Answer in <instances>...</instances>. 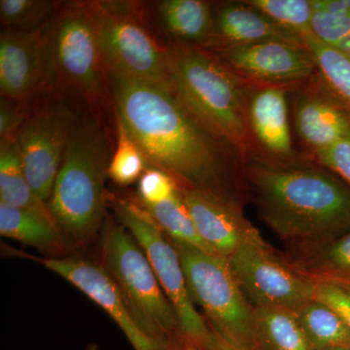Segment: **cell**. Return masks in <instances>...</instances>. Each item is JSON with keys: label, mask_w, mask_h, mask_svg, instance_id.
<instances>
[{"label": "cell", "mask_w": 350, "mask_h": 350, "mask_svg": "<svg viewBox=\"0 0 350 350\" xmlns=\"http://www.w3.org/2000/svg\"><path fill=\"white\" fill-rule=\"evenodd\" d=\"M308 155L338 175L350 187V140H340Z\"/></svg>", "instance_id": "cell-31"}, {"label": "cell", "mask_w": 350, "mask_h": 350, "mask_svg": "<svg viewBox=\"0 0 350 350\" xmlns=\"http://www.w3.org/2000/svg\"><path fill=\"white\" fill-rule=\"evenodd\" d=\"M23 101L1 98L0 100V140L14 139L29 115H25L20 103Z\"/></svg>", "instance_id": "cell-33"}, {"label": "cell", "mask_w": 350, "mask_h": 350, "mask_svg": "<svg viewBox=\"0 0 350 350\" xmlns=\"http://www.w3.org/2000/svg\"><path fill=\"white\" fill-rule=\"evenodd\" d=\"M204 350H244L237 347L232 342H228L224 338L218 335L216 332L211 330L206 340L199 345Z\"/></svg>", "instance_id": "cell-34"}, {"label": "cell", "mask_w": 350, "mask_h": 350, "mask_svg": "<svg viewBox=\"0 0 350 350\" xmlns=\"http://www.w3.org/2000/svg\"><path fill=\"white\" fill-rule=\"evenodd\" d=\"M245 2L276 24L299 36L312 32L313 0H246Z\"/></svg>", "instance_id": "cell-29"}, {"label": "cell", "mask_w": 350, "mask_h": 350, "mask_svg": "<svg viewBox=\"0 0 350 350\" xmlns=\"http://www.w3.org/2000/svg\"><path fill=\"white\" fill-rule=\"evenodd\" d=\"M241 175L258 217L285 247L349 231V186L308 153L275 158L256 151L243 163Z\"/></svg>", "instance_id": "cell-2"}, {"label": "cell", "mask_w": 350, "mask_h": 350, "mask_svg": "<svg viewBox=\"0 0 350 350\" xmlns=\"http://www.w3.org/2000/svg\"><path fill=\"white\" fill-rule=\"evenodd\" d=\"M139 206L144 207L160 229L165 232V236L172 241L194 246L200 250L214 254L213 250L200 236L194 221L182 200L180 191L174 197L160 204Z\"/></svg>", "instance_id": "cell-25"}, {"label": "cell", "mask_w": 350, "mask_h": 350, "mask_svg": "<svg viewBox=\"0 0 350 350\" xmlns=\"http://www.w3.org/2000/svg\"><path fill=\"white\" fill-rule=\"evenodd\" d=\"M159 14L165 29L179 42L204 47L211 39L214 14L211 4L202 0H165Z\"/></svg>", "instance_id": "cell-21"}, {"label": "cell", "mask_w": 350, "mask_h": 350, "mask_svg": "<svg viewBox=\"0 0 350 350\" xmlns=\"http://www.w3.org/2000/svg\"><path fill=\"white\" fill-rule=\"evenodd\" d=\"M180 350H204L202 347H199V345L194 344V342H189V340H185L182 345V347Z\"/></svg>", "instance_id": "cell-36"}, {"label": "cell", "mask_w": 350, "mask_h": 350, "mask_svg": "<svg viewBox=\"0 0 350 350\" xmlns=\"http://www.w3.org/2000/svg\"><path fill=\"white\" fill-rule=\"evenodd\" d=\"M100 265L154 337L174 347L183 344L174 306L142 246L121 223H110L103 234Z\"/></svg>", "instance_id": "cell-5"}, {"label": "cell", "mask_w": 350, "mask_h": 350, "mask_svg": "<svg viewBox=\"0 0 350 350\" xmlns=\"http://www.w3.org/2000/svg\"><path fill=\"white\" fill-rule=\"evenodd\" d=\"M256 350H312L293 310L254 308Z\"/></svg>", "instance_id": "cell-23"}, {"label": "cell", "mask_w": 350, "mask_h": 350, "mask_svg": "<svg viewBox=\"0 0 350 350\" xmlns=\"http://www.w3.org/2000/svg\"><path fill=\"white\" fill-rule=\"evenodd\" d=\"M320 350H350V347H330V349H320Z\"/></svg>", "instance_id": "cell-39"}, {"label": "cell", "mask_w": 350, "mask_h": 350, "mask_svg": "<svg viewBox=\"0 0 350 350\" xmlns=\"http://www.w3.org/2000/svg\"><path fill=\"white\" fill-rule=\"evenodd\" d=\"M335 283H338V284H340V286L345 288V289H347V291L350 292V280H347V282H335Z\"/></svg>", "instance_id": "cell-37"}, {"label": "cell", "mask_w": 350, "mask_h": 350, "mask_svg": "<svg viewBox=\"0 0 350 350\" xmlns=\"http://www.w3.org/2000/svg\"><path fill=\"white\" fill-rule=\"evenodd\" d=\"M0 234L53 255L66 254L68 251V241L56 223L2 202H0Z\"/></svg>", "instance_id": "cell-20"}, {"label": "cell", "mask_w": 350, "mask_h": 350, "mask_svg": "<svg viewBox=\"0 0 350 350\" xmlns=\"http://www.w3.org/2000/svg\"><path fill=\"white\" fill-rule=\"evenodd\" d=\"M46 31L51 87L64 88L89 103L103 98L105 81L109 80L98 29L87 4H75L55 14Z\"/></svg>", "instance_id": "cell-8"}, {"label": "cell", "mask_w": 350, "mask_h": 350, "mask_svg": "<svg viewBox=\"0 0 350 350\" xmlns=\"http://www.w3.org/2000/svg\"><path fill=\"white\" fill-rule=\"evenodd\" d=\"M101 53L108 75L172 87L167 47L145 25L139 4L131 1H91Z\"/></svg>", "instance_id": "cell-7"}, {"label": "cell", "mask_w": 350, "mask_h": 350, "mask_svg": "<svg viewBox=\"0 0 350 350\" xmlns=\"http://www.w3.org/2000/svg\"><path fill=\"white\" fill-rule=\"evenodd\" d=\"M312 350L350 347V331L333 308L317 299L293 310Z\"/></svg>", "instance_id": "cell-24"}, {"label": "cell", "mask_w": 350, "mask_h": 350, "mask_svg": "<svg viewBox=\"0 0 350 350\" xmlns=\"http://www.w3.org/2000/svg\"><path fill=\"white\" fill-rule=\"evenodd\" d=\"M79 123L75 112L51 103L29 115L14 138L25 176L36 194L48 202L66 147Z\"/></svg>", "instance_id": "cell-11"}, {"label": "cell", "mask_w": 350, "mask_h": 350, "mask_svg": "<svg viewBox=\"0 0 350 350\" xmlns=\"http://www.w3.org/2000/svg\"><path fill=\"white\" fill-rule=\"evenodd\" d=\"M117 120L152 167L182 187L206 189L241 200V162L179 98L174 87L108 75Z\"/></svg>", "instance_id": "cell-1"}, {"label": "cell", "mask_w": 350, "mask_h": 350, "mask_svg": "<svg viewBox=\"0 0 350 350\" xmlns=\"http://www.w3.org/2000/svg\"><path fill=\"white\" fill-rule=\"evenodd\" d=\"M46 25L33 31L6 29L1 32V98L25 101L39 92L51 88L49 48Z\"/></svg>", "instance_id": "cell-16"}, {"label": "cell", "mask_w": 350, "mask_h": 350, "mask_svg": "<svg viewBox=\"0 0 350 350\" xmlns=\"http://www.w3.org/2000/svg\"><path fill=\"white\" fill-rule=\"evenodd\" d=\"M180 194L200 236L214 254L229 259L243 243L259 236L238 198L191 187H182Z\"/></svg>", "instance_id": "cell-15"}, {"label": "cell", "mask_w": 350, "mask_h": 350, "mask_svg": "<svg viewBox=\"0 0 350 350\" xmlns=\"http://www.w3.org/2000/svg\"><path fill=\"white\" fill-rule=\"evenodd\" d=\"M0 202L31 211L57 224L47 202L36 194L27 180L14 139L0 145Z\"/></svg>", "instance_id": "cell-22"}, {"label": "cell", "mask_w": 350, "mask_h": 350, "mask_svg": "<svg viewBox=\"0 0 350 350\" xmlns=\"http://www.w3.org/2000/svg\"><path fill=\"white\" fill-rule=\"evenodd\" d=\"M150 167L139 147L117 120V146L108 167V177L121 187L138 181Z\"/></svg>", "instance_id": "cell-27"}, {"label": "cell", "mask_w": 350, "mask_h": 350, "mask_svg": "<svg viewBox=\"0 0 350 350\" xmlns=\"http://www.w3.org/2000/svg\"><path fill=\"white\" fill-rule=\"evenodd\" d=\"M110 160L103 129L93 119L79 121L47 202L68 241L87 243L100 231L108 204L105 181Z\"/></svg>", "instance_id": "cell-4"}, {"label": "cell", "mask_w": 350, "mask_h": 350, "mask_svg": "<svg viewBox=\"0 0 350 350\" xmlns=\"http://www.w3.org/2000/svg\"><path fill=\"white\" fill-rule=\"evenodd\" d=\"M57 6L45 0H1L0 21L7 31H33L52 20Z\"/></svg>", "instance_id": "cell-28"}, {"label": "cell", "mask_w": 350, "mask_h": 350, "mask_svg": "<svg viewBox=\"0 0 350 350\" xmlns=\"http://www.w3.org/2000/svg\"><path fill=\"white\" fill-rule=\"evenodd\" d=\"M290 88L250 83L248 121L257 150L265 155L291 158L299 154L290 126Z\"/></svg>", "instance_id": "cell-17"}, {"label": "cell", "mask_w": 350, "mask_h": 350, "mask_svg": "<svg viewBox=\"0 0 350 350\" xmlns=\"http://www.w3.org/2000/svg\"><path fill=\"white\" fill-rule=\"evenodd\" d=\"M207 51L252 84L293 87L317 72V62L305 44L269 40Z\"/></svg>", "instance_id": "cell-12"}, {"label": "cell", "mask_w": 350, "mask_h": 350, "mask_svg": "<svg viewBox=\"0 0 350 350\" xmlns=\"http://www.w3.org/2000/svg\"><path fill=\"white\" fill-rule=\"evenodd\" d=\"M182 186L172 175L158 167H150L138 180V204L152 206L174 197Z\"/></svg>", "instance_id": "cell-30"}, {"label": "cell", "mask_w": 350, "mask_h": 350, "mask_svg": "<svg viewBox=\"0 0 350 350\" xmlns=\"http://www.w3.org/2000/svg\"><path fill=\"white\" fill-rule=\"evenodd\" d=\"M172 243L180 257L191 299L202 308L209 328L241 349L256 350L254 308L239 286L228 259Z\"/></svg>", "instance_id": "cell-6"}, {"label": "cell", "mask_w": 350, "mask_h": 350, "mask_svg": "<svg viewBox=\"0 0 350 350\" xmlns=\"http://www.w3.org/2000/svg\"><path fill=\"white\" fill-rule=\"evenodd\" d=\"M269 40L305 44L298 33L276 24L245 1H232L223 4L214 14L213 33L202 48L211 50Z\"/></svg>", "instance_id": "cell-18"}, {"label": "cell", "mask_w": 350, "mask_h": 350, "mask_svg": "<svg viewBox=\"0 0 350 350\" xmlns=\"http://www.w3.org/2000/svg\"><path fill=\"white\" fill-rule=\"evenodd\" d=\"M315 299L325 303L342 317L350 331V292L340 284L317 282Z\"/></svg>", "instance_id": "cell-32"}, {"label": "cell", "mask_w": 350, "mask_h": 350, "mask_svg": "<svg viewBox=\"0 0 350 350\" xmlns=\"http://www.w3.org/2000/svg\"><path fill=\"white\" fill-rule=\"evenodd\" d=\"M253 308L296 310L315 297L317 282L301 273L261 236L246 241L228 259Z\"/></svg>", "instance_id": "cell-10"}, {"label": "cell", "mask_w": 350, "mask_h": 350, "mask_svg": "<svg viewBox=\"0 0 350 350\" xmlns=\"http://www.w3.org/2000/svg\"><path fill=\"white\" fill-rule=\"evenodd\" d=\"M57 273L109 314L135 350H180L147 330L116 283L100 264L75 257H29Z\"/></svg>", "instance_id": "cell-13"}, {"label": "cell", "mask_w": 350, "mask_h": 350, "mask_svg": "<svg viewBox=\"0 0 350 350\" xmlns=\"http://www.w3.org/2000/svg\"><path fill=\"white\" fill-rule=\"evenodd\" d=\"M333 47L337 48L338 50L342 51L345 54L349 55L350 57V36L347 38H342V40L338 41L334 44Z\"/></svg>", "instance_id": "cell-35"}, {"label": "cell", "mask_w": 350, "mask_h": 350, "mask_svg": "<svg viewBox=\"0 0 350 350\" xmlns=\"http://www.w3.org/2000/svg\"><path fill=\"white\" fill-rule=\"evenodd\" d=\"M84 350H100V347H98V345L90 344L87 345L86 349Z\"/></svg>", "instance_id": "cell-38"}, {"label": "cell", "mask_w": 350, "mask_h": 350, "mask_svg": "<svg viewBox=\"0 0 350 350\" xmlns=\"http://www.w3.org/2000/svg\"><path fill=\"white\" fill-rule=\"evenodd\" d=\"M312 52L317 69L334 94L350 109V57L315 38L312 32L301 36Z\"/></svg>", "instance_id": "cell-26"}, {"label": "cell", "mask_w": 350, "mask_h": 350, "mask_svg": "<svg viewBox=\"0 0 350 350\" xmlns=\"http://www.w3.org/2000/svg\"><path fill=\"white\" fill-rule=\"evenodd\" d=\"M108 204L119 223L137 239L148 258L163 292L176 312L182 336L200 345L211 333V328L191 299L180 257L174 243L137 202L108 196Z\"/></svg>", "instance_id": "cell-9"}, {"label": "cell", "mask_w": 350, "mask_h": 350, "mask_svg": "<svg viewBox=\"0 0 350 350\" xmlns=\"http://www.w3.org/2000/svg\"><path fill=\"white\" fill-rule=\"evenodd\" d=\"M295 128L308 154L350 140V109L319 72L290 88Z\"/></svg>", "instance_id": "cell-14"}, {"label": "cell", "mask_w": 350, "mask_h": 350, "mask_svg": "<svg viewBox=\"0 0 350 350\" xmlns=\"http://www.w3.org/2000/svg\"><path fill=\"white\" fill-rule=\"evenodd\" d=\"M283 256L314 282H347L350 280V230L337 238L290 246Z\"/></svg>", "instance_id": "cell-19"}, {"label": "cell", "mask_w": 350, "mask_h": 350, "mask_svg": "<svg viewBox=\"0 0 350 350\" xmlns=\"http://www.w3.org/2000/svg\"><path fill=\"white\" fill-rule=\"evenodd\" d=\"M167 49L170 80L179 98L243 163L258 151L248 121L250 83L200 46L179 42Z\"/></svg>", "instance_id": "cell-3"}]
</instances>
